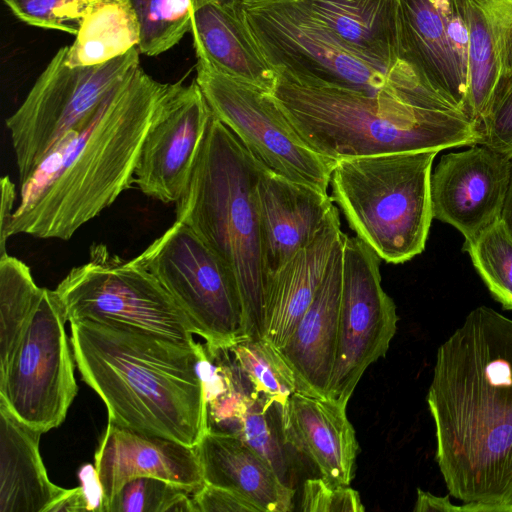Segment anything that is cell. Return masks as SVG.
<instances>
[{"mask_svg": "<svg viewBox=\"0 0 512 512\" xmlns=\"http://www.w3.org/2000/svg\"><path fill=\"white\" fill-rule=\"evenodd\" d=\"M67 321L56 291L43 288L10 362L0 371V403L42 433L62 424L78 392Z\"/></svg>", "mask_w": 512, "mask_h": 512, "instance_id": "8fae6325", "label": "cell"}, {"mask_svg": "<svg viewBox=\"0 0 512 512\" xmlns=\"http://www.w3.org/2000/svg\"><path fill=\"white\" fill-rule=\"evenodd\" d=\"M0 256L6 254V231L14 214L13 207L16 199V189L10 177L4 176L0 181Z\"/></svg>", "mask_w": 512, "mask_h": 512, "instance_id": "8d00e7d4", "label": "cell"}, {"mask_svg": "<svg viewBox=\"0 0 512 512\" xmlns=\"http://www.w3.org/2000/svg\"><path fill=\"white\" fill-rule=\"evenodd\" d=\"M300 510L304 512H363L359 493L350 485L310 478L303 484Z\"/></svg>", "mask_w": 512, "mask_h": 512, "instance_id": "e575fe53", "label": "cell"}, {"mask_svg": "<svg viewBox=\"0 0 512 512\" xmlns=\"http://www.w3.org/2000/svg\"><path fill=\"white\" fill-rule=\"evenodd\" d=\"M479 130L480 145L512 157V75L498 85Z\"/></svg>", "mask_w": 512, "mask_h": 512, "instance_id": "836d02e7", "label": "cell"}, {"mask_svg": "<svg viewBox=\"0 0 512 512\" xmlns=\"http://www.w3.org/2000/svg\"><path fill=\"white\" fill-rule=\"evenodd\" d=\"M256 200L266 278L316 236L335 208L326 191L290 180L260 163Z\"/></svg>", "mask_w": 512, "mask_h": 512, "instance_id": "e0dca14e", "label": "cell"}, {"mask_svg": "<svg viewBox=\"0 0 512 512\" xmlns=\"http://www.w3.org/2000/svg\"><path fill=\"white\" fill-rule=\"evenodd\" d=\"M139 49L100 65L69 67L61 47L6 119L20 186L69 133L83 130L109 94L139 65Z\"/></svg>", "mask_w": 512, "mask_h": 512, "instance_id": "ba28073f", "label": "cell"}, {"mask_svg": "<svg viewBox=\"0 0 512 512\" xmlns=\"http://www.w3.org/2000/svg\"><path fill=\"white\" fill-rule=\"evenodd\" d=\"M196 82L214 116L263 166L327 192L336 162L301 138L272 93L229 77L197 58Z\"/></svg>", "mask_w": 512, "mask_h": 512, "instance_id": "7c38bea8", "label": "cell"}, {"mask_svg": "<svg viewBox=\"0 0 512 512\" xmlns=\"http://www.w3.org/2000/svg\"><path fill=\"white\" fill-rule=\"evenodd\" d=\"M343 241L335 248L313 301L288 341L277 348L295 378L298 392L320 398H327L336 356Z\"/></svg>", "mask_w": 512, "mask_h": 512, "instance_id": "ac0fdd59", "label": "cell"}, {"mask_svg": "<svg viewBox=\"0 0 512 512\" xmlns=\"http://www.w3.org/2000/svg\"><path fill=\"white\" fill-rule=\"evenodd\" d=\"M133 261L173 296L208 350H228L246 339L233 279L189 226L176 220Z\"/></svg>", "mask_w": 512, "mask_h": 512, "instance_id": "30bf717a", "label": "cell"}, {"mask_svg": "<svg viewBox=\"0 0 512 512\" xmlns=\"http://www.w3.org/2000/svg\"><path fill=\"white\" fill-rule=\"evenodd\" d=\"M414 512L422 511H465L467 512L466 505L456 506L453 505L449 496L439 497L420 488L417 489V499L413 508Z\"/></svg>", "mask_w": 512, "mask_h": 512, "instance_id": "74e56055", "label": "cell"}, {"mask_svg": "<svg viewBox=\"0 0 512 512\" xmlns=\"http://www.w3.org/2000/svg\"><path fill=\"white\" fill-rule=\"evenodd\" d=\"M378 254L345 235L336 356L327 398L345 407L365 370L384 357L397 330L396 305L381 285Z\"/></svg>", "mask_w": 512, "mask_h": 512, "instance_id": "4fadbf2b", "label": "cell"}, {"mask_svg": "<svg viewBox=\"0 0 512 512\" xmlns=\"http://www.w3.org/2000/svg\"><path fill=\"white\" fill-rule=\"evenodd\" d=\"M259 163L216 116L210 121L176 220L189 226L233 279L241 299L245 338L263 337L266 275L256 184Z\"/></svg>", "mask_w": 512, "mask_h": 512, "instance_id": "5b68a950", "label": "cell"}, {"mask_svg": "<svg viewBox=\"0 0 512 512\" xmlns=\"http://www.w3.org/2000/svg\"><path fill=\"white\" fill-rule=\"evenodd\" d=\"M335 207L316 236L266 278L263 339L282 347L313 301L337 245L344 238Z\"/></svg>", "mask_w": 512, "mask_h": 512, "instance_id": "ffe728a7", "label": "cell"}, {"mask_svg": "<svg viewBox=\"0 0 512 512\" xmlns=\"http://www.w3.org/2000/svg\"><path fill=\"white\" fill-rule=\"evenodd\" d=\"M463 251L504 310L512 311V239L498 221L474 240H465Z\"/></svg>", "mask_w": 512, "mask_h": 512, "instance_id": "f546056e", "label": "cell"}, {"mask_svg": "<svg viewBox=\"0 0 512 512\" xmlns=\"http://www.w3.org/2000/svg\"><path fill=\"white\" fill-rule=\"evenodd\" d=\"M81 512L92 511L90 502L82 486L69 489L67 494L58 501L51 512Z\"/></svg>", "mask_w": 512, "mask_h": 512, "instance_id": "f35d334b", "label": "cell"}, {"mask_svg": "<svg viewBox=\"0 0 512 512\" xmlns=\"http://www.w3.org/2000/svg\"><path fill=\"white\" fill-rule=\"evenodd\" d=\"M42 292L23 261L8 253L0 256V371L10 362Z\"/></svg>", "mask_w": 512, "mask_h": 512, "instance_id": "83f0119b", "label": "cell"}, {"mask_svg": "<svg viewBox=\"0 0 512 512\" xmlns=\"http://www.w3.org/2000/svg\"><path fill=\"white\" fill-rule=\"evenodd\" d=\"M69 323L76 367L104 402L108 421L197 446L208 430L205 345L113 323Z\"/></svg>", "mask_w": 512, "mask_h": 512, "instance_id": "3957f363", "label": "cell"}, {"mask_svg": "<svg viewBox=\"0 0 512 512\" xmlns=\"http://www.w3.org/2000/svg\"><path fill=\"white\" fill-rule=\"evenodd\" d=\"M212 117L196 80L183 84L145 137L134 185L146 196L177 203L187 189Z\"/></svg>", "mask_w": 512, "mask_h": 512, "instance_id": "9a60e30c", "label": "cell"}, {"mask_svg": "<svg viewBox=\"0 0 512 512\" xmlns=\"http://www.w3.org/2000/svg\"><path fill=\"white\" fill-rule=\"evenodd\" d=\"M182 85L159 82L140 66L128 75L20 186L6 240L22 233L68 240L131 188L145 137Z\"/></svg>", "mask_w": 512, "mask_h": 512, "instance_id": "7a4b0ae2", "label": "cell"}, {"mask_svg": "<svg viewBox=\"0 0 512 512\" xmlns=\"http://www.w3.org/2000/svg\"><path fill=\"white\" fill-rule=\"evenodd\" d=\"M42 434L0 403V512H51L67 494L48 477L39 450Z\"/></svg>", "mask_w": 512, "mask_h": 512, "instance_id": "cb8c5ba5", "label": "cell"}, {"mask_svg": "<svg viewBox=\"0 0 512 512\" xmlns=\"http://www.w3.org/2000/svg\"><path fill=\"white\" fill-rule=\"evenodd\" d=\"M512 176V157L485 145L450 152L431 173L433 219L474 240L501 220Z\"/></svg>", "mask_w": 512, "mask_h": 512, "instance_id": "5bb4252c", "label": "cell"}, {"mask_svg": "<svg viewBox=\"0 0 512 512\" xmlns=\"http://www.w3.org/2000/svg\"><path fill=\"white\" fill-rule=\"evenodd\" d=\"M195 512H260L239 494L205 483L192 495Z\"/></svg>", "mask_w": 512, "mask_h": 512, "instance_id": "d590c367", "label": "cell"}, {"mask_svg": "<svg viewBox=\"0 0 512 512\" xmlns=\"http://www.w3.org/2000/svg\"><path fill=\"white\" fill-rule=\"evenodd\" d=\"M306 144L340 159L481 144L469 115L441 93L418 100L373 97L279 77L272 92Z\"/></svg>", "mask_w": 512, "mask_h": 512, "instance_id": "277c9868", "label": "cell"}, {"mask_svg": "<svg viewBox=\"0 0 512 512\" xmlns=\"http://www.w3.org/2000/svg\"><path fill=\"white\" fill-rule=\"evenodd\" d=\"M140 26L129 0H89L74 42L67 46L69 67L94 66L138 47Z\"/></svg>", "mask_w": 512, "mask_h": 512, "instance_id": "484cf974", "label": "cell"}, {"mask_svg": "<svg viewBox=\"0 0 512 512\" xmlns=\"http://www.w3.org/2000/svg\"><path fill=\"white\" fill-rule=\"evenodd\" d=\"M426 400L449 495L512 506V319L471 310L439 346Z\"/></svg>", "mask_w": 512, "mask_h": 512, "instance_id": "6da1fadb", "label": "cell"}, {"mask_svg": "<svg viewBox=\"0 0 512 512\" xmlns=\"http://www.w3.org/2000/svg\"><path fill=\"white\" fill-rule=\"evenodd\" d=\"M197 58L223 74L273 92L278 75L263 56L238 7L218 0H190Z\"/></svg>", "mask_w": 512, "mask_h": 512, "instance_id": "44dd1931", "label": "cell"}, {"mask_svg": "<svg viewBox=\"0 0 512 512\" xmlns=\"http://www.w3.org/2000/svg\"><path fill=\"white\" fill-rule=\"evenodd\" d=\"M319 25L363 59L390 69L401 57L399 0H294Z\"/></svg>", "mask_w": 512, "mask_h": 512, "instance_id": "603a6c76", "label": "cell"}, {"mask_svg": "<svg viewBox=\"0 0 512 512\" xmlns=\"http://www.w3.org/2000/svg\"><path fill=\"white\" fill-rule=\"evenodd\" d=\"M205 483L231 490L260 512H290L295 490L237 435L208 429L195 447Z\"/></svg>", "mask_w": 512, "mask_h": 512, "instance_id": "7402d4cb", "label": "cell"}, {"mask_svg": "<svg viewBox=\"0 0 512 512\" xmlns=\"http://www.w3.org/2000/svg\"><path fill=\"white\" fill-rule=\"evenodd\" d=\"M501 221H502L508 235L512 239V176H511L510 185H509V188H508V191L506 194V198L504 201V207L502 210Z\"/></svg>", "mask_w": 512, "mask_h": 512, "instance_id": "ab89813d", "label": "cell"}, {"mask_svg": "<svg viewBox=\"0 0 512 512\" xmlns=\"http://www.w3.org/2000/svg\"><path fill=\"white\" fill-rule=\"evenodd\" d=\"M22 22L71 35L79 31L89 0H3Z\"/></svg>", "mask_w": 512, "mask_h": 512, "instance_id": "d6a6232c", "label": "cell"}, {"mask_svg": "<svg viewBox=\"0 0 512 512\" xmlns=\"http://www.w3.org/2000/svg\"><path fill=\"white\" fill-rule=\"evenodd\" d=\"M238 8L279 77L302 85L402 100L439 93L408 62L390 69L358 56L294 0H254Z\"/></svg>", "mask_w": 512, "mask_h": 512, "instance_id": "8992f818", "label": "cell"}, {"mask_svg": "<svg viewBox=\"0 0 512 512\" xmlns=\"http://www.w3.org/2000/svg\"><path fill=\"white\" fill-rule=\"evenodd\" d=\"M231 359L252 390L280 411L298 392L295 378L276 347L263 338L244 339L228 349Z\"/></svg>", "mask_w": 512, "mask_h": 512, "instance_id": "f1b7e54d", "label": "cell"}, {"mask_svg": "<svg viewBox=\"0 0 512 512\" xmlns=\"http://www.w3.org/2000/svg\"><path fill=\"white\" fill-rule=\"evenodd\" d=\"M288 446L305 456L329 482L350 485L359 450L346 407L295 392L280 411Z\"/></svg>", "mask_w": 512, "mask_h": 512, "instance_id": "d6986e66", "label": "cell"}, {"mask_svg": "<svg viewBox=\"0 0 512 512\" xmlns=\"http://www.w3.org/2000/svg\"><path fill=\"white\" fill-rule=\"evenodd\" d=\"M437 151L340 159L332 200L350 228L385 262L400 264L425 249L433 220L430 179Z\"/></svg>", "mask_w": 512, "mask_h": 512, "instance_id": "52a82bcc", "label": "cell"}, {"mask_svg": "<svg viewBox=\"0 0 512 512\" xmlns=\"http://www.w3.org/2000/svg\"><path fill=\"white\" fill-rule=\"evenodd\" d=\"M101 512L128 481L156 477L192 495L205 484L195 447L108 421L95 452Z\"/></svg>", "mask_w": 512, "mask_h": 512, "instance_id": "2e32d148", "label": "cell"}, {"mask_svg": "<svg viewBox=\"0 0 512 512\" xmlns=\"http://www.w3.org/2000/svg\"><path fill=\"white\" fill-rule=\"evenodd\" d=\"M399 27L402 59L467 113L468 87L450 55L444 0H399Z\"/></svg>", "mask_w": 512, "mask_h": 512, "instance_id": "d4e9b609", "label": "cell"}, {"mask_svg": "<svg viewBox=\"0 0 512 512\" xmlns=\"http://www.w3.org/2000/svg\"><path fill=\"white\" fill-rule=\"evenodd\" d=\"M219 2L225 4V5H229V6H234V7H238L244 3H247V2H250V1H254V0H218Z\"/></svg>", "mask_w": 512, "mask_h": 512, "instance_id": "60d3db41", "label": "cell"}, {"mask_svg": "<svg viewBox=\"0 0 512 512\" xmlns=\"http://www.w3.org/2000/svg\"><path fill=\"white\" fill-rule=\"evenodd\" d=\"M461 3L469 31L470 67L479 72L498 69L499 85L512 75V0Z\"/></svg>", "mask_w": 512, "mask_h": 512, "instance_id": "4316f807", "label": "cell"}, {"mask_svg": "<svg viewBox=\"0 0 512 512\" xmlns=\"http://www.w3.org/2000/svg\"><path fill=\"white\" fill-rule=\"evenodd\" d=\"M195 512L192 494L156 477H137L114 496L107 512Z\"/></svg>", "mask_w": 512, "mask_h": 512, "instance_id": "1f68e13d", "label": "cell"}, {"mask_svg": "<svg viewBox=\"0 0 512 512\" xmlns=\"http://www.w3.org/2000/svg\"><path fill=\"white\" fill-rule=\"evenodd\" d=\"M140 26V53L157 56L191 28L190 0H129Z\"/></svg>", "mask_w": 512, "mask_h": 512, "instance_id": "4dcf8cb0", "label": "cell"}, {"mask_svg": "<svg viewBox=\"0 0 512 512\" xmlns=\"http://www.w3.org/2000/svg\"><path fill=\"white\" fill-rule=\"evenodd\" d=\"M55 291L68 322L119 324L182 345L197 344L192 323L164 286L105 244H93L88 262L72 268Z\"/></svg>", "mask_w": 512, "mask_h": 512, "instance_id": "9c48e42d", "label": "cell"}]
</instances>
